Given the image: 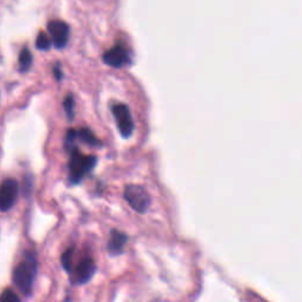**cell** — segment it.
<instances>
[{"label":"cell","mask_w":302,"mask_h":302,"mask_svg":"<svg viewBox=\"0 0 302 302\" xmlns=\"http://www.w3.org/2000/svg\"><path fill=\"white\" fill-rule=\"evenodd\" d=\"M126 235L120 233L118 230H112L110 235L109 242H107V250L111 255H118L123 251L124 246L126 243Z\"/></svg>","instance_id":"9"},{"label":"cell","mask_w":302,"mask_h":302,"mask_svg":"<svg viewBox=\"0 0 302 302\" xmlns=\"http://www.w3.org/2000/svg\"><path fill=\"white\" fill-rule=\"evenodd\" d=\"M72 258H73V249L72 248H69L68 250L64 251V254L62 255V266L64 269L66 271H71L72 268Z\"/></svg>","instance_id":"13"},{"label":"cell","mask_w":302,"mask_h":302,"mask_svg":"<svg viewBox=\"0 0 302 302\" xmlns=\"http://www.w3.org/2000/svg\"><path fill=\"white\" fill-rule=\"evenodd\" d=\"M77 138H79L80 140H83L84 143L89 144V145H92V146L98 145L99 144V140L97 139V137L93 135L89 129H86V127L77 130Z\"/></svg>","instance_id":"11"},{"label":"cell","mask_w":302,"mask_h":302,"mask_svg":"<svg viewBox=\"0 0 302 302\" xmlns=\"http://www.w3.org/2000/svg\"><path fill=\"white\" fill-rule=\"evenodd\" d=\"M96 273V264L91 258H84L83 261H80L78 266L75 269V282L78 284H84L90 278L93 276V274Z\"/></svg>","instance_id":"8"},{"label":"cell","mask_w":302,"mask_h":302,"mask_svg":"<svg viewBox=\"0 0 302 302\" xmlns=\"http://www.w3.org/2000/svg\"><path fill=\"white\" fill-rule=\"evenodd\" d=\"M112 113L122 137L127 138V137L131 136L133 129H135V124H133V119L129 107L125 104H116V105L112 106Z\"/></svg>","instance_id":"4"},{"label":"cell","mask_w":302,"mask_h":302,"mask_svg":"<svg viewBox=\"0 0 302 302\" xmlns=\"http://www.w3.org/2000/svg\"><path fill=\"white\" fill-rule=\"evenodd\" d=\"M52 40L51 38H49V36L44 32H39V35L37 36V40H36V46L38 50H42V51H46L51 48Z\"/></svg>","instance_id":"12"},{"label":"cell","mask_w":302,"mask_h":302,"mask_svg":"<svg viewBox=\"0 0 302 302\" xmlns=\"http://www.w3.org/2000/svg\"><path fill=\"white\" fill-rule=\"evenodd\" d=\"M37 274V260L32 255L20 262L13 270V282L24 294H30Z\"/></svg>","instance_id":"1"},{"label":"cell","mask_w":302,"mask_h":302,"mask_svg":"<svg viewBox=\"0 0 302 302\" xmlns=\"http://www.w3.org/2000/svg\"><path fill=\"white\" fill-rule=\"evenodd\" d=\"M0 302H20L19 296L12 289H5L0 294Z\"/></svg>","instance_id":"15"},{"label":"cell","mask_w":302,"mask_h":302,"mask_svg":"<svg viewBox=\"0 0 302 302\" xmlns=\"http://www.w3.org/2000/svg\"><path fill=\"white\" fill-rule=\"evenodd\" d=\"M64 110H65L68 118L72 119L75 116V99L71 95L66 96L64 99Z\"/></svg>","instance_id":"14"},{"label":"cell","mask_w":302,"mask_h":302,"mask_svg":"<svg viewBox=\"0 0 302 302\" xmlns=\"http://www.w3.org/2000/svg\"><path fill=\"white\" fill-rule=\"evenodd\" d=\"M32 53L29 49H23L19 55V70L22 72H28L32 65Z\"/></svg>","instance_id":"10"},{"label":"cell","mask_w":302,"mask_h":302,"mask_svg":"<svg viewBox=\"0 0 302 302\" xmlns=\"http://www.w3.org/2000/svg\"><path fill=\"white\" fill-rule=\"evenodd\" d=\"M62 71H60V68L59 66H56L55 68V77H56V79H58V80H60L62 79Z\"/></svg>","instance_id":"16"},{"label":"cell","mask_w":302,"mask_h":302,"mask_svg":"<svg viewBox=\"0 0 302 302\" xmlns=\"http://www.w3.org/2000/svg\"><path fill=\"white\" fill-rule=\"evenodd\" d=\"M49 33L51 35L52 43L57 49H63L68 45L70 29L69 25L62 20H51L48 24Z\"/></svg>","instance_id":"6"},{"label":"cell","mask_w":302,"mask_h":302,"mask_svg":"<svg viewBox=\"0 0 302 302\" xmlns=\"http://www.w3.org/2000/svg\"><path fill=\"white\" fill-rule=\"evenodd\" d=\"M124 199L137 213L143 214L150 206V196L143 187L137 184H129L124 190Z\"/></svg>","instance_id":"3"},{"label":"cell","mask_w":302,"mask_h":302,"mask_svg":"<svg viewBox=\"0 0 302 302\" xmlns=\"http://www.w3.org/2000/svg\"><path fill=\"white\" fill-rule=\"evenodd\" d=\"M103 60L106 65L111 68H123L130 63V55L123 45H116L104 53Z\"/></svg>","instance_id":"7"},{"label":"cell","mask_w":302,"mask_h":302,"mask_svg":"<svg viewBox=\"0 0 302 302\" xmlns=\"http://www.w3.org/2000/svg\"><path fill=\"white\" fill-rule=\"evenodd\" d=\"M19 194V184L15 179H8L0 184V211H8L15 206Z\"/></svg>","instance_id":"5"},{"label":"cell","mask_w":302,"mask_h":302,"mask_svg":"<svg viewBox=\"0 0 302 302\" xmlns=\"http://www.w3.org/2000/svg\"><path fill=\"white\" fill-rule=\"evenodd\" d=\"M97 159L92 155H83L78 149L71 150V157L69 162L70 182L72 184L79 183L86 174L96 167Z\"/></svg>","instance_id":"2"}]
</instances>
